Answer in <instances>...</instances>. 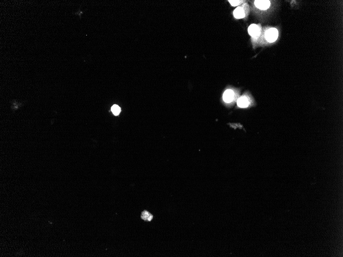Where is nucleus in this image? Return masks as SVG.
I'll list each match as a JSON object with an SVG mask.
<instances>
[{"label": "nucleus", "instance_id": "f257e3e1", "mask_svg": "<svg viewBox=\"0 0 343 257\" xmlns=\"http://www.w3.org/2000/svg\"><path fill=\"white\" fill-rule=\"evenodd\" d=\"M279 36V32L276 28H272L268 29L266 33V38L268 42H273L276 40Z\"/></svg>", "mask_w": 343, "mask_h": 257}, {"label": "nucleus", "instance_id": "f03ea898", "mask_svg": "<svg viewBox=\"0 0 343 257\" xmlns=\"http://www.w3.org/2000/svg\"><path fill=\"white\" fill-rule=\"evenodd\" d=\"M270 4L271 3L269 1H264V0L255 1L254 2L255 6L261 10H266L268 9V8L270 7Z\"/></svg>", "mask_w": 343, "mask_h": 257}, {"label": "nucleus", "instance_id": "7ed1b4c3", "mask_svg": "<svg viewBox=\"0 0 343 257\" xmlns=\"http://www.w3.org/2000/svg\"><path fill=\"white\" fill-rule=\"evenodd\" d=\"M248 32L252 37H258L260 33V29L256 24H252L248 28Z\"/></svg>", "mask_w": 343, "mask_h": 257}, {"label": "nucleus", "instance_id": "20e7f679", "mask_svg": "<svg viewBox=\"0 0 343 257\" xmlns=\"http://www.w3.org/2000/svg\"><path fill=\"white\" fill-rule=\"evenodd\" d=\"M234 96V94L232 90H227L223 95V100L226 103H230L233 100Z\"/></svg>", "mask_w": 343, "mask_h": 257}, {"label": "nucleus", "instance_id": "39448f33", "mask_svg": "<svg viewBox=\"0 0 343 257\" xmlns=\"http://www.w3.org/2000/svg\"><path fill=\"white\" fill-rule=\"evenodd\" d=\"M233 15L236 19L244 18L245 16L244 9L241 7H238L234 10L233 12Z\"/></svg>", "mask_w": 343, "mask_h": 257}, {"label": "nucleus", "instance_id": "423d86ee", "mask_svg": "<svg viewBox=\"0 0 343 257\" xmlns=\"http://www.w3.org/2000/svg\"><path fill=\"white\" fill-rule=\"evenodd\" d=\"M237 105L241 108H246L248 107L249 102L247 98L245 97H240L237 100Z\"/></svg>", "mask_w": 343, "mask_h": 257}, {"label": "nucleus", "instance_id": "0eeeda50", "mask_svg": "<svg viewBox=\"0 0 343 257\" xmlns=\"http://www.w3.org/2000/svg\"><path fill=\"white\" fill-rule=\"evenodd\" d=\"M141 218L142 220L145 221L150 222V221L152 220V219H153V216L150 213L147 212V210H144V211L142 212Z\"/></svg>", "mask_w": 343, "mask_h": 257}, {"label": "nucleus", "instance_id": "6e6552de", "mask_svg": "<svg viewBox=\"0 0 343 257\" xmlns=\"http://www.w3.org/2000/svg\"><path fill=\"white\" fill-rule=\"evenodd\" d=\"M111 110H112V113H113L114 115L118 116V115L120 113L121 109H120L119 106H118L117 105H114L112 106V108H111Z\"/></svg>", "mask_w": 343, "mask_h": 257}, {"label": "nucleus", "instance_id": "1a4fd4ad", "mask_svg": "<svg viewBox=\"0 0 343 257\" xmlns=\"http://www.w3.org/2000/svg\"><path fill=\"white\" fill-rule=\"evenodd\" d=\"M230 3L231 4L232 6H238L241 3V1H229Z\"/></svg>", "mask_w": 343, "mask_h": 257}]
</instances>
